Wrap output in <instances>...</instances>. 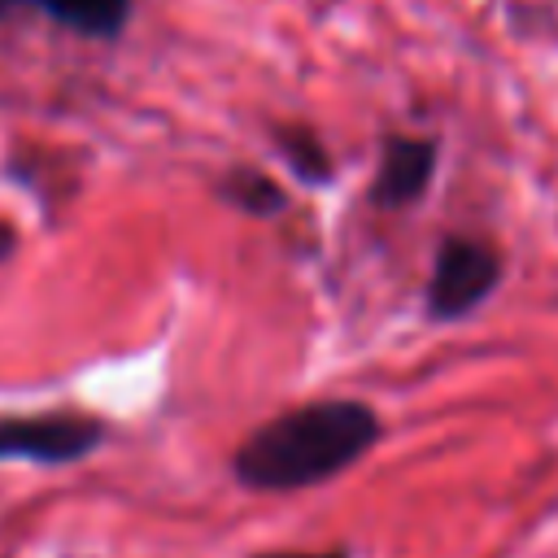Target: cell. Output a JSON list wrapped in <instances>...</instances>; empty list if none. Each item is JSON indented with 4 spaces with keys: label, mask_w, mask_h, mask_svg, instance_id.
<instances>
[{
    "label": "cell",
    "mask_w": 558,
    "mask_h": 558,
    "mask_svg": "<svg viewBox=\"0 0 558 558\" xmlns=\"http://www.w3.org/2000/svg\"><path fill=\"white\" fill-rule=\"evenodd\" d=\"M379 440L384 418L366 401L323 397L253 427L231 453V475L253 493H296L344 475Z\"/></svg>",
    "instance_id": "obj_1"
},
{
    "label": "cell",
    "mask_w": 558,
    "mask_h": 558,
    "mask_svg": "<svg viewBox=\"0 0 558 558\" xmlns=\"http://www.w3.org/2000/svg\"><path fill=\"white\" fill-rule=\"evenodd\" d=\"M501 288V253L480 235H445L432 275L423 288V305L432 323H458L475 314Z\"/></svg>",
    "instance_id": "obj_2"
},
{
    "label": "cell",
    "mask_w": 558,
    "mask_h": 558,
    "mask_svg": "<svg viewBox=\"0 0 558 558\" xmlns=\"http://www.w3.org/2000/svg\"><path fill=\"white\" fill-rule=\"evenodd\" d=\"M105 445V423L78 410L0 414V462L70 466Z\"/></svg>",
    "instance_id": "obj_3"
},
{
    "label": "cell",
    "mask_w": 558,
    "mask_h": 558,
    "mask_svg": "<svg viewBox=\"0 0 558 558\" xmlns=\"http://www.w3.org/2000/svg\"><path fill=\"white\" fill-rule=\"evenodd\" d=\"M440 166V144L432 135H388L379 144V161L371 174V205L410 209L427 196Z\"/></svg>",
    "instance_id": "obj_4"
},
{
    "label": "cell",
    "mask_w": 558,
    "mask_h": 558,
    "mask_svg": "<svg viewBox=\"0 0 558 558\" xmlns=\"http://www.w3.org/2000/svg\"><path fill=\"white\" fill-rule=\"evenodd\" d=\"M218 201H227L231 209L248 214V218H279L288 209V192L257 166H231L218 183H214Z\"/></svg>",
    "instance_id": "obj_5"
},
{
    "label": "cell",
    "mask_w": 558,
    "mask_h": 558,
    "mask_svg": "<svg viewBox=\"0 0 558 558\" xmlns=\"http://www.w3.org/2000/svg\"><path fill=\"white\" fill-rule=\"evenodd\" d=\"M270 135H275L279 157L288 161V170H292L301 183L327 187V183L336 179V161H331V153H327V144L318 140L314 126H305V122H279Z\"/></svg>",
    "instance_id": "obj_6"
},
{
    "label": "cell",
    "mask_w": 558,
    "mask_h": 558,
    "mask_svg": "<svg viewBox=\"0 0 558 558\" xmlns=\"http://www.w3.org/2000/svg\"><path fill=\"white\" fill-rule=\"evenodd\" d=\"M52 22L92 35V39H113L122 35L131 17V0H35Z\"/></svg>",
    "instance_id": "obj_7"
},
{
    "label": "cell",
    "mask_w": 558,
    "mask_h": 558,
    "mask_svg": "<svg viewBox=\"0 0 558 558\" xmlns=\"http://www.w3.org/2000/svg\"><path fill=\"white\" fill-rule=\"evenodd\" d=\"M257 558H353L349 549H279V554H257Z\"/></svg>",
    "instance_id": "obj_8"
},
{
    "label": "cell",
    "mask_w": 558,
    "mask_h": 558,
    "mask_svg": "<svg viewBox=\"0 0 558 558\" xmlns=\"http://www.w3.org/2000/svg\"><path fill=\"white\" fill-rule=\"evenodd\" d=\"M9 248H13V231H9V227H4V222H0V257H4V253H9Z\"/></svg>",
    "instance_id": "obj_9"
},
{
    "label": "cell",
    "mask_w": 558,
    "mask_h": 558,
    "mask_svg": "<svg viewBox=\"0 0 558 558\" xmlns=\"http://www.w3.org/2000/svg\"><path fill=\"white\" fill-rule=\"evenodd\" d=\"M4 9H9V0H0V13H4Z\"/></svg>",
    "instance_id": "obj_10"
}]
</instances>
